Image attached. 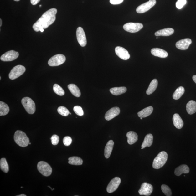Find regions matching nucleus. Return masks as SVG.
I'll return each instance as SVG.
<instances>
[{"mask_svg": "<svg viewBox=\"0 0 196 196\" xmlns=\"http://www.w3.org/2000/svg\"><path fill=\"white\" fill-rule=\"evenodd\" d=\"M39 6H40V7H41L42 6V5H40Z\"/></svg>", "mask_w": 196, "mask_h": 196, "instance_id": "49", "label": "nucleus"}, {"mask_svg": "<svg viewBox=\"0 0 196 196\" xmlns=\"http://www.w3.org/2000/svg\"><path fill=\"white\" fill-rule=\"evenodd\" d=\"M186 3V0H178L176 2V7L177 8L181 9L185 5Z\"/></svg>", "mask_w": 196, "mask_h": 196, "instance_id": "39", "label": "nucleus"}, {"mask_svg": "<svg viewBox=\"0 0 196 196\" xmlns=\"http://www.w3.org/2000/svg\"><path fill=\"white\" fill-rule=\"evenodd\" d=\"M152 55L161 58L167 57L168 52L163 49L159 48L152 49L151 51Z\"/></svg>", "mask_w": 196, "mask_h": 196, "instance_id": "17", "label": "nucleus"}, {"mask_svg": "<svg viewBox=\"0 0 196 196\" xmlns=\"http://www.w3.org/2000/svg\"><path fill=\"white\" fill-rule=\"evenodd\" d=\"M22 105L27 112L29 114H33L36 111L35 102L32 99L28 97H25L22 100Z\"/></svg>", "mask_w": 196, "mask_h": 196, "instance_id": "4", "label": "nucleus"}, {"mask_svg": "<svg viewBox=\"0 0 196 196\" xmlns=\"http://www.w3.org/2000/svg\"><path fill=\"white\" fill-rule=\"evenodd\" d=\"M142 118H142V117H141V118H140V119H141V120H142Z\"/></svg>", "mask_w": 196, "mask_h": 196, "instance_id": "47", "label": "nucleus"}, {"mask_svg": "<svg viewBox=\"0 0 196 196\" xmlns=\"http://www.w3.org/2000/svg\"><path fill=\"white\" fill-rule=\"evenodd\" d=\"M161 190L165 195L167 196H171L172 195L171 190L168 186L163 184L161 186Z\"/></svg>", "mask_w": 196, "mask_h": 196, "instance_id": "35", "label": "nucleus"}, {"mask_svg": "<svg viewBox=\"0 0 196 196\" xmlns=\"http://www.w3.org/2000/svg\"><path fill=\"white\" fill-rule=\"evenodd\" d=\"M40 1V0H31V3L33 5H35L37 4Z\"/></svg>", "mask_w": 196, "mask_h": 196, "instance_id": "41", "label": "nucleus"}, {"mask_svg": "<svg viewBox=\"0 0 196 196\" xmlns=\"http://www.w3.org/2000/svg\"><path fill=\"white\" fill-rule=\"evenodd\" d=\"M186 110L189 114L195 113L196 112V102L193 100L189 101L187 104Z\"/></svg>", "mask_w": 196, "mask_h": 196, "instance_id": "25", "label": "nucleus"}, {"mask_svg": "<svg viewBox=\"0 0 196 196\" xmlns=\"http://www.w3.org/2000/svg\"><path fill=\"white\" fill-rule=\"evenodd\" d=\"M66 58L62 54H58L52 57L48 61V64L51 67L61 65L65 62Z\"/></svg>", "mask_w": 196, "mask_h": 196, "instance_id": "7", "label": "nucleus"}, {"mask_svg": "<svg viewBox=\"0 0 196 196\" xmlns=\"http://www.w3.org/2000/svg\"><path fill=\"white\" fill-rule=\"evenodd\" d=\"M168 158L167 152L162 151L159 152L154 159L152 163V167L154 169H158L165 165Z\"/></svg>", "mask_w": 196, "mask_h": 196, "instance_id": "3", "label": "nucleus"}, {"mask_svg": "<svg viewBox=\"0 0 196 196\" xmlns=\"http://www.w3.org/2000/svg\"><path fill=\"white\" fill-rule=\"evenodd\" d=\"M51 140L52 144L54 145H56L58 144L59 140H60V138L58 135H56V134H54L52 136Z\"/></svg>", "mask_w": 196, "mask_h": 196, "instance_id": "37", "label": "nucleus"}, {"mask_svg": "<svg viewBox=\"0 0 196 196\" xmlns=\"http://www.w3.org/2000/svg\"><path fill=\"white\" fill-rule=\"evenodd\" d=\"M70 115H71V113H70Z\"/></svg>", "mask_w": 196, "mask_h": 196, "instance_id": "50", "label": "nucleus"}, {"mask_svg": "<svg viewBox=\"0 0 196 196\" xmlns=\"http://www.w3.org/2000/svg\"><path fill=\"white\" fill-rule=\"evenodd\" d=\"M77 39L80 45L82 47H85L87 44V41L85 32L83 28L79 27L76 31Z\"/></svg>", "mask_w": 196, "mask_h": 196, "instance_id": "10", "label": "nucleus"}, {"mask_svg": "<svg viewBox=\"0 0 196 196\" xmlns=\"http://www.w3.org/2000/svg\"><path fill=\"white\" fill-rule=\"evenodd\" d=\"M26 70V68L23 66L18 65L15 66L13 68L9 74V78L12 80L18 78L24 73Z\"/></svg>", "mask_w": 196, "mask_h": 196, "instance_id": "6", "label": "nucleus"}, {"mask_svg": "<svg viewBox=\"0 0 196 196\" xmlns=\"http://www.w3.org/2000/svg\"><path fill=\"white\" fill-rule=\"evenodd\" d=\"M115 51L116 54L119 57L123 60H127L130 58V55L127 50L122 47H116Z\"/></svg>", "mask_w": 196, "mask_h": 196, "instance_id": "14", "label": "nucleus"}, {"mask_svg": "<svg viewBox=\"0 0 196 196\" xmlns=\"http://www.w3.org/2000/svg\"><path fill=\"white\" fill-rule=\"evenodd\" d=\"M158 86V81L156 79L152 80L150 83L149 88H148L147 91V95H150L154 92Z\"/></svg>", "mask_w": 196, "mask_h": 196, "instance_id": "28", "label": "nucleus"}, {"mask_svg": "<svg viewBox=\"0 0 196 196\" xmlns=\"http://www.w3.org/2000/svg\"><path fill=\"white\" fill-rule=\"evenodd\" d=\"M37 168L39 172L44 176H49L52 174L51 166L44 161L39 162L38 164Z\"/></svg>", "mask_w": 196, "mask_h": 196, "instance_id": "5", "label": "nucleus"}, {"mask_svg": "<svg viewBox=\"0 0 196 196\" xmlns=\"http://www.w3.org/2000/svg\"><path fill=\"white\" fill-rule=\"evenodd\" d=\"M58 111L59 114L65 117L68 116L70 113L68 109L63 106L59 107L58 109Z\"/></svg>", "mask_w": 196, "mask_h": 196, "instance_id": "34", "label": "nucleus"}, {"mask_svg": "<svg viewBox=\"0 0 196 196\" xmlns=\"http://www.w3.org/2000/svg\"><path fill=\"white\" fill-rule=\"evenodd\" d=\"M114 145L113 140H111L107 142L104 150V155L106 158L108 159L110 157Z\"/></svg>", "mask_w": 196, "mask_h": 196, "instance_id": "20", "label": "nucleus"}, {"mask_svg": "<svg viewBox=\"0 0 196 196\" xmlns=\"http://www.w3.org/2000/svg\"><path fill=\"white\" fill-rule=\"evenodd\" d=\"M142 24L138 23H128L123 26L125 31L131 33H135L140 31L143 28Z\"/></svg>", "mask_w": 196, "mask_h": 196, "instance_id": "8", "label": "nucleus"}, {"mask_svg": "<svg viewBox=\"0 0 196 196\" xmlns=\"http://www.w3.org/2000/svg\"><path fill=\"white\" fill-rule=\"evenodd\" d=\"M2 19H0V27H1L2 26Z\"/></svg>", "mask_w": 196, "mask_h": 196, "instance_id": "43", "label": "nucleus"}, {"mask_svg": "<svg viewBox=\"0 0 196 196\" xmlns=\"http://www.w3.org/2000/svg\"><path fill=\"white\" fill-rule=\"evenodd\" d=\"M127 142L130 145L135 143L138 140V136L137 134L133 131L129 132L126 134Z\"/></svg>", "mask_w": 196, "mask_h": 196, "instance_id": "22", "label": "nucleus"}, {"mask_svg": "<svg viewBox=\"0 0 196 196\" xmlns=\"http://www.w3.org/2000/svg\"><path fill=\"white\" fill-rule=\"evenodd\" d=\"M190 172L188 166L186 165H181L177 167L175 170V174L179 176L182 174H188Z\"/></svg>", "mask_w": 196, "mask_h": 196, "instance_id": "19", "label": "nucleus"}, {"mask_svg": "<svg viewBox=\"0 0 196 196\" xmlns=\"http://www.w3.org/2000/svg\"><path fill=\"white\" fill-rule=\"evenodd\" d=\"M10 111V108L7 104L2 101H0V116H5Z\"/></svg>", "mask_w": 196, "mask_h": 196, "instance_id": "29", "label": "nucleus"}, {"mask_svg": "<svg viewBox=\"0 0 196 196\" xmlns=\"http://www.w3.org/2000/svg\"><path fill=\"white\" fill-rule=\"evenodd\" d=\"M29 145H31V143H30V142H29Z\"/></svg>", "mask_w": 196, "mask_h": 196, "instance_id": "48", "label": "nucleus"}, {"mask_svg": "<svg viewBox=\"0 0 196 196\" xmlns=\"http://www.w3.org/2000/svg\"><path fill=\"white\" fill-rule=\"evenodd\" d=\"M14 140L16 143L20 147H25L29 144V140L24 132L20 131L15 132Z\"/></svg>", "mask_w": 196, "mask_h": 196, "instance_id": "2", "label": "nucleus"}, {"mask_svg": "<svg viewBox=\"0 0 196 196\" xmlns=\"http://www.w3.org/2000/svg\"><path fill=\"white\" fill-rule=\"evenodd\" d=\"M0 168H1V169L4 173H7L8 172L9 166L5 158H2L1 159Z\"/></svg>", "mask_w": 196, "mask_h": 196, "instance_id": "32", "label": "nucleus"}, {"mask_svg": "<svg viewBox=\"0 0 196 196\" xmlns=\"http://www.w3.org/2000/svg\"><path fill=\"white\" fill-rule=\"evenodd\" d=\"M156 3V0H150L149 1L139 6L136 9V12L139 13L146 12L153 7Z\"/></svg>", "mask_w": 196, "mask_h": 196, "instance_id": "9", "label": "nucleus"}, {"mask_svg": "<svg viewBox=\"0 0 196 196\" xmlns=\"http://www.w3.org/2000/svg\"><path fill=\"white\" fill-rule=\"evenodd\" d=\"M153 137L151 134H149L145 137L144 141L141 145V149L147 147H150L153 143Z\"/></svg>", "mask_w": 196, "mask_h": 196, "instance_id": "23", "label": "nucleus"}, {"mask_svg": "<svg viewBox=\"0 0 196 196\" xmlns=\"http://www.w3.org/2000/svg\"><path fill=\"white\" fill-rule=\"evenodd\" d=\"M174 29L172 28H168L161 29L156 32L155 33V35L157 36H169L174 33Z\"/></svg>", "mask_w": 196, "mask_h": 196, "instance_id": "21", "label": "nucleus"}, {"mask_svg": "<svg viewBox=\"0 0 196 196\" xmlns=\"http://www.w3.org/2000/svg\"><path fill=\"white\" fill-rule=\"evenodd\" d=\"M14 1H19L20 0H14Z\"/></svg>", "mask_w": 196, "mask_h": 196, "instance_id": "46", "label": "nucleus"}, {"mask_svg": "<svg viewBox=\"0 0 196 196\" xmlns=\"http://www.w3.org/2000/svg\"><path fill=\"white\" fill-rule=\"evenodd\" d=\"M19 56L18 52L11 50L6 52L1 57V60L3 61H11L16 59Z\"/></svg>", "mask_w": 196, "mask_h": 196, "instance_id": "11", "label": "nucleus"}, {"mask_svg": "<svg viewBox=\"0 0 196 196\" xmlns=\"http://www.w3.org/2000/svg\"><path fill=\"white\" fill-rule=\"evenodd\" d=\"M153 111V107L149 106L139 111L138 113V115L139 117H147L151 115Z\"/></svg>", "mask_w": 196, "mask_h": 196, "instance_id": "24", "label": "nucleus"}, {"mask_svg": "<svg viewBox=\"0 0 196 196\" xmlns=\"http://www.w3.org/2000/svg\"><path fill=\"white\" fill-rule=\"evenodd\" d=\"M40 31H41V32H43L44 31V29H43V28L40 29Z\"/></svg>", "mask_w": 196, "mask_h": 196, "instance_id": "45", "label": "nucleus"}, {"mask_svg": "<svg viewBox=\"0 0 196 196\" xmlns=\"http://www.w3.org/2000/svg\"><path fill=\"white\" fill-rule=\"evenodd\" d=\"M185 92V90L182 86H180L173 93V97L174 100H178L181 98Z\"/></svg>", "mask_w": 196, "mask_h": 196, "instance_id": "31", "label": "nucleus"}, {"mask_svg": "<svg viewBox=\"0 0 196 196\" xmlns=\"http://www.w3.org/2000/svg\"><path fill=\"white\" fill-rule=\"evenodd\" d=\"M120 112V110L118 107H113L107 111L105 118L107 121L111 120L119 115Z\"/></svg>", "mask_w": 196, "mask_h": 196, "instance_id": "15", "label": "nucleus"}, {"mask_svg": "<svg viewBox=\"0 0 196 196\" xmlns=\"http://www.w3.org/2000/svg\"><path fill=\"white\" fill-rule=\"evenodd\" d=\"M121 182L119 177H116L111 180L109 182L106 188L107 192L108 193H112L115 191L118 188Z\"/></svg>", "mask_w": 196, "mask_h": 196, "instance_id": "12", "label": "nucleus"}, {"mask_svg": "<svg viewBox=\"0 0 196 196\" xmlns=\"http://www.w3.org/2000/svg\"><path fill=\"white\" fill-rule=\"evenodd\" d=\"M57 10L55 8L49 9L45 12L33 26L34 30L36 32L40 29H46L50 25L53 24L56 20V15Z\"/></svg>", "mask_w": 196, "mask_h": 196, "instance_id": "1", "label": "nucleus"}, {"mask_svg": "<svg viewBox=\"0 0 196 196\" xmlns=\"http://www.w3.org/2000/svg\"><path fill=\"white\" fill-rule=\"evenodd\" d=\"M127 88L125 87H115L110 90L111 94L114 95H118L123 94L126 92Z\"/></svg>", "mask_w": 196, "mask_h": 196, "instance_id": "27", "label": "nucleus"}, {"mask_svg": "<svg viewBox=\"0 0 196 196\" xmlns=\"http://www.w3.org/2000/svg\"><path fill=\"white\" fill-rule=\"evenodd\" d=\"M68 89L75 96L79 97L81 96V92L79 88L74 84H70L68 86Z\"/></svg>", "mask_w": 196, "mask_h": 196, "instance_id": "26", "label": "nucleus"}, {"mask_svg": "<svg viewBox=\"0 0 196 196\" xmlns=\"http://www.w3.org/2000/svg\"><path fill=\"white\" fill-rule=\"evenodd\" d=\"M68 163L74 165H81L83 163L82 159L78 157H72L68 158Z\"/></svg>", "mask_w": 196, "mask_h": 196, "instance_id": "30", "label": "nucleus"}, {"mask_svg": "<svg viewBox=\"0 0 196 196\" xmlns=\"http://www.w3.org/2000/svg\"><path fill=\"white\" fill-rule=\"evenodd\" d=\"M63 142L65 146H69L72 143V139L70 136H65L63 138Z\"/></svg>", "mask_w": 196, "mask_h": 196, "instance_id": "38", "label": "nucleus"}, {"mask_svg": "<svg viewBox=\"0 0 196 196\" xmlns=\"http://www.w3.org/2000/svg\"><path fill=\"white\" fill-rule=\"evenodd\" d=\"M192 43L190 39L186 38L180 40L176 43V47L178 49L184 50L187 49Z\"/></svg>", "mask_w": 196, "mask_h": 196, "instance_id": "16", "label": "nucleus"}, {"mask_svg": "<svg viewBox=\"0 0 196 196\" xmlns=\"http://www.w3.org/2000/svg\"><path fill=\"white\" fill-rule=\"evenodd\" d=\"M153 190V187L152 184L145 182L141 185L138 193L141 195L148 196L151 194Z\"/></svg>", "mask_w": 196, "mask_h": 196, "instance_id": "13", "label": "nucleus"}, {"mask_svg": "<svg viewBox=\"0 0 196 196\" xmlns=\"http://www.w3.org/2000/svg\"><path fill=\"white\" fill-rule=\"evenodd\" d=\"M173 124L177 129H181L183 127V122L178 114L175 113L173 118Z\"/></svg>", "mask_w": 196, "mask_h": 196, "instance_id": "18", "label": "nucleus"}, {"mask_svg": "<svg viewBox=\"0 0 196 196\" xmlns=\"http://www.w3.org/2000/svg\"><path fill=\"white\" fill-rule=\"evenodd\" d=\"M53 90L54 93L60 96H63L65 94L64 90L57 84H54L53 86Z\"/></svg>", "mask_w": 196, "mask_h": 196, "instance_id": "33", "label": "nucleus"}, {"mask_svg": "<svg viewBox=\"0 0 196 196\" xmlns=\"http://www.w3.org/2000/svg\"><path fill=\"white\" fill-rule=\"evenodd\" d=\"M124 0H110V3L113 5L121 3Z\"/></svg>", "mask_w": 196, "mask_h": 196, "instance_id": "40", "label": "nucleus"}, {"mask_svg": "<svg viewBox=\"0 0 196 196\" xmlns=\"http://www.w3.org/2000/svg\"><path fill=\"white\" fill-rule=\"evenodd\" d=\"M17 196H26V195L25 194H20L19 195H17Z\"/></svg>", "mask_w": 196, "mask_h": 196, "instance_id": "44", "label": "nucleus"}, {"mask_svg": "<svg viewBox=\"0 0 196 196\" xmlns=\"http://www.w3.org/2000/svg\"><path fill=\"white\" fill-rule=\"evenodd\" d=\"M193 81H194L195 83L196 84V75L193 76Z\"/></svg>", "mask_w": 196, "mask_h": 196, "instance_id": "42", "label": "nucleus"}, {"mask_svg": "<svg viewBox=\"0 0 196 196\" xmlns=\"http://www.w3.org/2000/svg\"><path fill=\"white\" fill-rule=\"evenodd\" d=\"M74 111L75 113L79 116H81L84 114L83 109L80 106H74Z\"/></svg>", "mask_w": 196, "mask_h": 196, "instance_id": "36", "label": "nucleus"}]
</instances>
